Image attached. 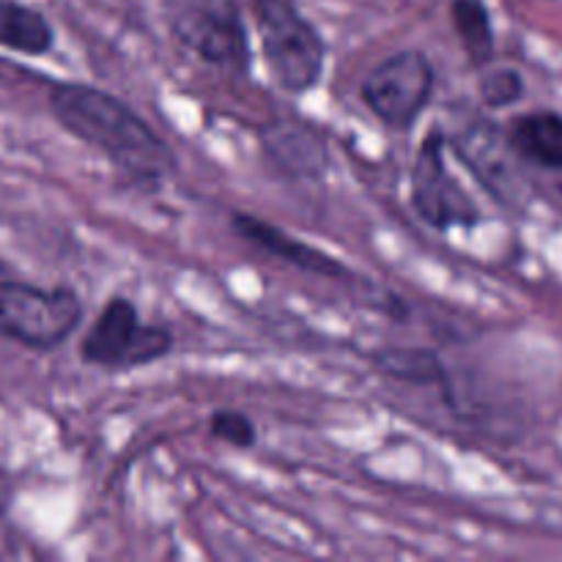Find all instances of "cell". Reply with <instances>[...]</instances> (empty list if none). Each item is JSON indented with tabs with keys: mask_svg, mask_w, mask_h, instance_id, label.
<instances>
[{
	"mask_svg": "<svg viewBox=\"0 0 562 562\" xmlns=\"http://www.w3.org/2000/svg\"><path fill=\"white\" fill-rule=\"evenodd\" d=\"M49 113L71 137L97 148L135 181L157 184L176 170L168 143L126 102L82 82L49 86Z\"/></svg>",
	"mask_w": 562,
	"mask_h": 562,
	"instance_id": "cell-1",
	"label": "cell"
},
{
	"mask_svg": "<svg viewBox=\"0 0 562 562\" xmlns=\"http://www.w3.org/2000/svg\"><path fill=\"white\" fill-rule=\"evenodd\" d=\"M261 53L274 82L289 93L318 86L327 64V44L294 0H252Z\"/></svg>",
	"mask_w": 562,
	"mask_h": 562,
	"instance_id": "cell-2",
	"label": "cell"
},
{
	"mask_svg": "<svg viewBox=\"0 0 562 562\" xmlns=\"http://www.w3.org/2000/svg\"><path fill=\"white\" fill-rule=\"evenodd\" d=\"M82 322V302L66 285L44 289L11 278L0 261V338L25 349L49 351L75 335Z\"/></svg>",
	"mask_w": 562,
	"mask_h": 562,
	"instance_id": "cell-3",
	"label": "cell"
},
{
	"mask_svg": "<svg viewBox=\"0 0 562 562\" xmlns=\"http://www.w3.org/2000/svg\"><path fill=\"white\" fill-rule=\"evenodd\" d=\"M173 351V335L159 324H143L140 313L124 296H113L99 311L97 322L86 333L80 357L104 371H132L151 366Z\"/></svg>",
	"mask_w": 562,
	"mask_h": 562,
	"instance_id": "cell-4",
	"label": "cell"
},
{
	"mask_svg": "<svg viewBox=\"0 0 562 562\" xmlns=\"http://www.w3.org/2000/svg\"><path fill=\"white\" fill-rule=\"evenodd\" d=\"M448 146L450 140L445 130L434 126L423 137L415 162H412V206L417 217L439 234L456 228L470 231L481 223V209L475 198L450 170L448 157H445Z\"/></svg>",
	"mask_w": 562,
	"mask_h": 562,
	"instance_id": "cell-5",
	"label": "cell"
},
{
	"mask_svg": "<svg viewBox=\"0 0 562 562\" xmlns=\"http://www.w3.org/2000/svg\"><path fill=\"white\" fill-rule=\"evenodd\" d=\"M434 86L437 71L428 55L420 49H398L368 71L360 97L384 126L406 132L431 102Z\"/></svg>",
	"mask_w": 562,
	"mask_h": 562,
	"instance_id": "cell-6",
	"label": "cell"
},
{
	"mask_svg": "<svg viewBox=\"0 0 562 562\" xmlns=\"http://www.w3.org/2000/svg\"><path fill=\"white\" fill-rule=\"evenodd\" d=\"M173 33L198 58L214 66L245 69L250 60V42L241 16L228 5H195L176 16Z\"/></svg>",
	"mask_w": 562,
	"mask_h": 562,
	"instance_id": "cell-7",
	"label": "cell"
},
{
	"mask_svg": "<svg viewBox=\"0 0 562 562\" xmlns=\"http://www.w3.org/2000/svg\"><path fill=\"white\" fill-rule=\"evenodd\" d=\"M236 236H241L245 241L256 245L258 250L269 252V256L280 258V261L291 263V267L302 269V272L318 274V278H333V280H346L351 278L349 269L340 261H335L329 252L318 250V247L307 245V241L296 239L289 231L278 228V225L267 223L261 217H252L247 212H236L231 217Z\"/></svg>",
	"mask_w": 562,
	"mask_h": 562,
	"instance_id": "cell-8",
	"label": "cell"
},
{
	"mask_svg": "<svg viewBox=\"0 0 562 562\" xmlns=\"http://www.w3.org/2000/svg\"><path fill=\"white\" fill-rule=\"evenodd\" d=\"M261 143L267 157L278 165L283 173L296 179H311L327 170V146L322 135L302 121H274L263 126Z\"/></svg>",
	"mask_w": 562,
	"mask_h": 562,
	"instance_id": "cell-9",
	"label": "cell"
},
{
	"mask_svg": "<svg viewBox=\"0 0 562 562\" xmlns=\"http://www.w3.org/2000/svg\"><path fill=\"white\" fill-rule=\"evenodd\" d=\"M508 143L525 162L562 173V115L554 110H532L514 119Z\"/></svg>",
	"mask_w": 562,
	"mask_h": 562,
	"instance_id": "cell-10",
	"label": "cell"
},
{
	"mask_svg": "<svg viewBox=\"0 0 562 562\" xmlns=\"http://www.w3.org/2000/svg\"><path fill=\"white\" fill-rule=\"evenodd\" d=\"M0 47L38 58L55 47V31L42 11L16 0H0Z\"/></svg>",
	"mask_w": 562,
	"mask_h": 562,
	"instance_id": "cell-11",
	"label": "cell"
},
{
	"mask_svg": "<svg viewBox=\"0 0 562 562\" xmlns=\"http://www.w3.org/2000/svg\"><path fill=\"white\" fill-rule=\"evenodd\" d=\"M456 36L470 55L472 66H483L494 55V25L483 0H453L450 3Z\"/></svg>",
	"mask_w": 562,
	"mask_h": 562,
	"instance_id": "cell-12",
	"label": "cell"
},
{
	"mask_svg": "<svg viewBox=\"0 0 562 562\" xmlns=\"http://www.w3.org/2000/svg\"><path fill=\"white\" fill-rule=\"evenodd\" d=\"M373 366L387 379L409 384H442L445 366L428 349H382L373 351Z\"/></svg>",
	"mask_w": 562,
	"mask_h": 562,
	"instance_id": "cell-13",
	"label": "cell"
},
{
	"mask_svg": "<svg viewBox=\"0 0 562 562\" xmlns=\"http://www.w3.org/2000/svg\"><path fill=\"white\" fill-rule=\"evenodd\" d=\"M477 93L486 108H508L525 97V77L510 66H499V69L486 71L477 82Z\"/></svg>",
	"mask_w": 562,
	"mask_h": 562,
	"instance_id": "cell-14",
	"label": "cell"
},
{
	"mask_svg": "<svg viewBox=\"0 0 562 562\" xmlns=\"http://www.w3.org/2000/svg\"><path fill=\"white\" fill-rule=\"evenodd\" d=\"M209 431L214 439L231 445V448H252L258 439L256 423L245 415V412L236 409H220L209 417Z\"/></svg>",
	"mask_w": 562,
	"mask_h": 562,
	"instance_id": "cell-15",
	"label": "cell"
}]
</instances>
